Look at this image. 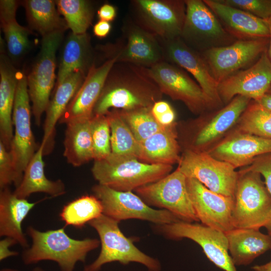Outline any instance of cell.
I'll list each match as a JSON object with an SVG mask.
<instances>
[{
    "mask_svg": "<svg viewBox=\"0 0 271 271\" xmlns=\"http://www.w3.org/2000/svg\"><path fill=\"white\" fill-rule=\"evenodd\" d=\"M269 31V43L267 47V52L269 60L271 61V17L266 20Z\"/></svg>",
    "mask_w": 271,
    "mask_h": 271,
    "instance_id": "681fc988",
    "label": "cell"
},
{
    "mask_svg": "<svg viewBox=\"0 0 271 271\" xmlns=\"http://www.w3.org/2000/svg\"><path fill=\"white\" fill-rule=\"evenodd\" d=\"M91 50L88 34H75L71 32L64 45L56 85L75 71L88 72L93 65L90 64Z\"/></svg>",
    "mask_w": 271,
    "mask_h": 271,
    "instance_id": "4dcf8cb0",
    "label": "cell"
},
{
    "mask_svg": "<svg viewBox=\"0 0 271 271\" xmlns=\"http://www.w3.org/2000/svg\"><path fill=\"white\" fill-rule=\"evenodd\" d=\"M177 168L187 178L196 179L209 190L234 199L238 172L230 164L207 152L183 150Z\"/></svg>",
    "mask_w": 271,
    "mask_h": 271,
    "instance_id": "8fae6325",
    "label": "cell"
},
{
    "mask_svg": "<svg viewBox=\"0 0 271 271\" xmlns=\"http://www.w3.org/2000/svg\"><path fill=\"white\" fill-rule=\"evenodd\" d=\"M91 190L101 202L103 214L119 222L137 219L163 225L180 220L168 210L152 208L132 191H116L99 184Z\"/></svg>",
    "mask_w": 271,
    "mask_h": 271,
    "instance_id": "7c38bea8",
    "label": "cell"
},
{
    "mask_svg": "<svg viewBox=\"0 0 271 271\" xmlns=\"http://www.w3.org/2000/svg\"><path fill=\"white\" fill-rule=\"evenodd\" d=\"M19 71L3 51L0 56V138L9 151L14 136L13 111Z\"/></svg>",
    "mask_w": 271,
    "mask_h": 271,
    "instance_id": "83f0119b",
    "label": "cell"
},
{
    "mask_svg": "<svg viewBox=\"0 0 271 271\" xmlns=\"http://www.w3.org/2000/svg\"><path fill=\"white\" fill-rule=\"evenodd\" d=\"M266 229H267V232H268V234H269L271 236V225L268 228H267ZM270 250H271V249H270Z\"/></svg>",
    "mask_w": 271,
    "mask_h": 271,
    "instance_id": "f5cc1de1",
    "label": "cell"
},
{
    "mask_svg": "<svg viewBox=\"0 0 271 271\" xmlns=\"http://www.w3.org/2000/svg\"><path fill=\"white\" fill-rule=\"evenodd\" d=\"M235 265H246L271 249V236L256 228H234L225 232Z\"/></svg>",
    "mask_w": 271,
    "mask_h": 271,
    "instance_id": "4316f807",
    "label": "cell"
},
{
    "mask_svg": "<svg viewBox=\"0 0 271 271\" xmlns=\"http://www.w3.org/2000/svg\"><path fill=\"white\" fill-rule=\"evenodd\" d=\"M97 15L99 20L110 22L115 18L116 10L113 6L105 4L98 10Z\"/></svg>",
    "mask_w": 271,
    "mask_h": 271,
    "instance_id": "f6af8a7d",
    "label": "cell"
},
{
    "mask_svg": "<svg viewBox=\"0 0 271 271\" xmlns=\"http://www.w3.org/2000/svg\"><path fill=\"white\" fill-rule=\"evenodd\" d=\"M26 234L32 243L22 252L23 263L31 265L44 260L53 261L61 271H74L77 263L84 262L89 252L100 244L97 238L73 239L63 227L41 231L29 226Z\"/></svg>",
    "mask_w": 271,
    "mask_h": 271,
    "instance_id": "7a4b0ae2",
    "label": "cell"
},
{
    "mask_svg": "<svg viewBox=\"0 0 271 271\" xmlns=\"http://www.w3.org/2000/svg\"><path fill=\"white\" fill-rule=\"evenodd\" d=\"M214 158L227 162L235 169L250 165L257 157L271 153V139L232 128L206 152Z\"/></svg>",
    "mask_w": 271,
    "mask_h": 271,
    "instance_id": "44dd1931",
    "label": "cell"
},
{
    "mask_svg": "<svg viewBox=\"0 0 271 271\" xmlns=\"http://www.w3.org/2000/svg\"><path fill=\"white\" fill-rule=\"evenodd\" d=\"M44 150V145L41 143L28 164L20 184L13 192L17 197L27 199L35 193H44L51 197H56L66 193L65 185L61 180L52 181L46 177Z\"/></svg>",
    "mask_w": 271,
    "mask_h": 271,
    "instance_id": "f1b7e54d",
    "label": "cell"
},
{
    "mask_svg": "<svg viewBox=\"0 0 271 271\" xmlns=\"http://www.w3.org/2000/svg\"><path fill=\"white\" fill-rule=\"evenodd\" d=\"M238 172L232 215L234 227L267 229L271 225V196L261 176L246 167Z\"/></svg>",
    "mask_w": 271,
    "mask_h": 271,
    "instance_id": "8992f818",
    "label": "cell"
},
{
    "mask_svg": "<svg viewBox=\"0 0 271 271\" xmlns=\"http://www.w3.org/2000/svg\"><path fill=\"white\" fill-rule=\"evenodd\" d=\"M19 2L15 0L0 1L1 25L4 33L8 51L15 59L22 57L29 49L30 30L20 25L16 21V14Z\"/></svg>",
    "mask_w": 271,
    "mask_h": 271,
    "instance_id": "1f68e13d",
    "label": "cell"
},
{
    "mask_svg": "<svg viewBox=\"0 0 271 271\" xmlns=\"http://www.w3.org/2000/svg\"><path fill=\"white\" fill-rule=\"evenodd\" d=\"M151 112L158 123L162 126H170L176 122V113L167 101L160 100L151 108Z\"/></svg>",
    "mask_w": 271,
    "mask_h": 271,
    "instance_id": "b9f144b4",
    "label": "cell"
},
{
    "mask_svg": "<svg viewBox=\"0 0 271 271\" xmlns=\"http://www.w3.org/2000/svg\"><path fill=\"white\" fill-rule=\"evenodd\" d=\"M269 38L236 40L225 46L200 53L219 84L240 69L257 61L268 47Z\"/></svg>",
    "mask_w": 271,
    "mask_h": 271,
    "instance_id": "2e32d148",
    "label": "cell"
},
{
    "mask_svg": "<svg viewBox=\"0 0 271 271\" xmlns=\"http://www.w3.org/2000/svg\"><path fill=\"white\" fill-rule=\"evenodd\" d=\"M250 101L237 95L223 107L200 114L183 127L180 146L183 150L207 152L235 126Z\"/></svg>",
    "mask_w": 271,
    "mask_h": 271,
    "instance_id": "3957f363",
    "label": "cell"
},
{
    "mask_svg": "<svg viewBox=\"0 0 271 271\" xmlns=\"http://www.w3.org/2000/svg\"><path fill=\"white\" fill-rule=\"evenodd\" d=\"M87 73L82 70L75 71L56 85L54 94L46 110L42 142L44 145V155L49 154L53 148L56 124L81 86Z\"/></svg>",
    "mask_w": 271,
    "mask_h": 271,
    "instance_id": "cb8c5ba5",
    "label": "cell"
},
{
    "mask_svg": "<svg viewBox=\"0 0 271 271\" xmlns=\"http://www.w3.org/2000/svg\"><path fill=\"white\" fill-rule=\"evenodd\" d=\"M186 183L195 214L202 224L224 233L234 228L233 198L216 193L193 178H187Z\"/></svg>",
    "mask_w": 271,
    "mask_h": 271,
    "instance_id": "e0dca14e",
    "label": "cell"
},
{
    "mask_svg": "<svg viewBox=\"0 0 271 271\" xmlns=\"http://www.w3.org/2000/svg\"><path fill=\"white\" fill-rule=\"evenodd\" d=\"M103 214L100 201L94 195H83L66 204L59 216L65 226L82 228Z\"/></svg>",
    "mask_w": 271,
    "mask_h": 271,
    "instance_id": "e575fe53",
    "label": "cell"
},
{
    "mask_svg": "<svg viewBox=\"0 0 271 271\" xmlns=\"http://www.w3.org/2000/svg\"><path fill=\"white\" fill-rule=\"evenodd\" d=\"M164 235L172 239L186 238L198 243L207 257L224 271H237L228 251L224 232L202 224L178 221L157 225Z\"/></svg>",
    "mask_w": 271,
    "mask_h": 271,
    "instance_id": "9a60e30c",
    "label": "cell"
},
{
    "mask_svg": "<svg viewBox=\"0 0 271 271\" xmlns=\"http://www.w3.org/2000/svg\"><path fill=\"white\" fill-rule=\"evenodd\" d=\"M30 101L27 76L19 71L12 116L14 133L9 151L21 182L28 164L38 149L31 128Z\"/></svg>",
    "mask_w": 271,
    "mask_h": 271,
    "instance_id": "5bb4252c",
    "label": "cell"
},
{
    "mask_svg": "<svg viewBox=\"0 0 271 271\" xmlns=\"http://www.w3.org/2000/svg\"><path fill=\"white\" fill-rule=\"evenodd\" d=\"M109 120L111 133V154L119 157L139 158L140 144L122 118L118 109L105 114Z\"/></svg>",
    "mask_w": 271,
    "mask_h": 271,
    "instance_id": "836d02e7",
    "label": "cell"
},
{
    "mask_svg": "<svg viewBox=\"0 0 271 271\" xmlns=\"http://www.w3.org/2000/svg\"><path fill=\"white\" fill-rule=\"evenodd\" d=\"M20 183L12 155L0 142V189L8 187L12 184L16 187Z\"/></svg>",
    "mask_w": 271,
    "mask_h": 271,
    "instance_id": "60d3db41",
    "label": "cell"
},
{
    "mask_svg": "<svg viewBox=\"0 0 271 271\" xmlns=\"http://www.w3.org/2000/svg\"><path fill=\"white\" fill-rule=\"evenodd\" d=\"M266 93L271 94V86Z\"/></svg>",
    "mask_w": 271,
    "mask_h": 271,
    "instance_id": "db71d44e",
    "label": "cell"
},
{
    "mask_svg": "<svg viewBox=\"0 0 271 271\" xmlns=\"http://www.w3.org/2000/svg\"><path fill=\"white\" fill-rule=\"evenodd\" d=\"M18 244L14 239L6 237L0 241V261L10 257L17 256L19 252L17 251H13L9 248L13 245Z\"/></svg>",
    "mask_w": 271,
    "mask_h": 271,
    "instance_id": "ee69618b",
    "label": "cell"
},
{
    "mask_svg": "<svg viewBox=\"0 0 271 271\" xmlns=\"http://www.w3.org/2000/svg\"><path fill=\"white\" fill-rule=\"evenodd\" d=\"M97 232L101 245L98 257L84 267L83 271H99L103 265L118 262L126 265L131 262L145 265L148 271H160L159 260L141 251L131 237H126L119 227V222L104 214L88 223Z\"/></svg>",
    "mask_w": 271,
    "mask_h": 271,
    "instance_id": "5b68a950",
    "label": "cell"
},
{
    "mask_svg": "<svg viewBox=\"0 0 271 271\" xmlns=\"http://www.w3.org/2000/svg\"><path fill=\"white\" fill-rule=\"evenodd\" d=\"M263 20L271 17V0H218Z\"/></svg>",
    "mask_w": 271,
    "mask_h": 271,
    "instance_id": "ab89813d",
    "label": "cell"
},
{
    "mask_svg": "<svg viewBox=\"0 0 271 271\" xmlns=\"http://www.w3.org/2000/svg\"><path fill=\"white\" fill-rule=\"evenodd\" d=\"M140 144L138 159L142 162L173 166L180 160L181 148L176 122L162 128Z\"/></svg>",
    "mask_w": 271,
    "mask_h": 271,
    "instance_id": "484cf974",
    "label": "cell"
},
{
    "mask_svg": "<svg viewBox=\"0 0 271 271\" xmlns=\"http://www.w3.org/2000/svg\"><path fill=\"white\" fill-rule=\"evenodd\" d=\"M117 62V57L108 58L100 66L93 64L78 90L71 100L59 123L66 124L72 121L92 116L94 106L101 92L106 78Z\"/></svg>",
    "mask_w": 271,
    "mask_h": 271,
    "instance_id": "7402d4cb",
    "label": "cell"
},
{
    "mask_svg": "<svg viewBox=\"0 0 271 271\" xmlns=\"http://www.w3.org/2000/svg\"><path fill=\"white\" fill-rule=\"evenodd\" d=\"M91 119H82L66 124L64 157L74 167L94 160Z\"/></svg>",
    "mask_w": 271,
    "mask_h": 271,
    "instance_id": "f546056e",
    "label": "cell"
},
{
    "mask_svg": "<svg viewBox=\"0 0 271 271\" xmlns=\"http://www.w3.org/2000/svg\"><path fill=\"white\" fill-rule=\"evenodd\" d=\"M225 31L236 40L269 38L266 20L223 4L218 0H203Z\"/></svg>",
    "mask_w": 271,
    "mask_h": 271,
    "instance_id": "603a6c76",
    "label": "cell"
},
{
    "mask_svg": "<svg viewBox=\"0 0 271 271\" xmlns=\"http://www.w3.org/2000/svg\"><path fill=\"white\" fill-rule=\"evenodd\" d=\"M91 127L94 161L105 159L111 153L110 128L107 115L92 116Z\"/></svg>",
    "mask_w": 271,
    "mask_h": 271,
    "instance_id": "f35d334b",
    "label": "cell"
},
{
    "mask_svg": "<svg viewBox=\"0 0 271 271\" xmlns=\"http://www.w3.org/2000/svg\"><path fill=\"white\" fill-rule=\"evenodd\" d=\"M0 271H20L18 269L12 268H2Z\"/></svg>",
    "mask_w": 271,
    "mask_h": 271,
    "instance_id": "f907efd6",
    "label": "cell"
},
{
    "mask_svg": "<svg viewBox=\"0 0 271 271\" xmlns=\"http://www.w3.org/2000/svg\"><path fill=\"white\" fill-rule=\"evenodd\" d=\"M267 50L251 66L218 84V93L224 105L237 95L258 101L266 94L271 86V61Z\"/></svg>",
    "mask_w": 271,
    "mask_h": 271,
    "instance_id": "ac0fdd59",
    "label": "cell"
},
{
    "mask_svg": "<svg viewBox=\"0 0 271 271\" xmlns=\"http://www.w3.org/2000/svg\"><path fill=\"white\" fill-rule=\"evenodd\" d=\"M172 169V165L150 164L137 158L110 154L105 159L94 160L91 172L98 184L128 192L159 180Z\"/></svg>",
    "mask_w": 271,
    "mask_h": 271,
    "instance_id": "277c9868",
    "label": "cell"
},
{
    "mask_svg": "<svg viewBox=\"0 0 271 271\" xmlns=\"http://www.w3.org/2000/svg\"><path fill=\"white\" fill-rule=\"evenodd\" d=\"M164 60L189 72L217 108L224 105L218 93V83L211 74L201 54L188 46L179 37L172 40L159 39Z\"/></svg>",
    "mask_w": 271,
    "mask_h": 271,
    "instance_id": "ffe728a7",
    "label": "cell"
},
{
    "mask_svg": "<svg viewBox=\"0 0 271 271\" xmlns=\"http://www.w3.org/2000/svg\"><path fill=\"white\" fill-rule=\"evenodd\" d=\"M187 177L178 169L134 191L148 205L169 211L181 221H199L188 192Z\"/></svg>",
    "mask_w": 271,
    "mask_h": 271,
    "instance_id": "30bf717a",
    "label": "cell"
},
{
    "mask_svg": "<svg viewBox=\"0 0 271 271\" xmlns=\"http://www.w3.org/2000/svg\"><path fill=\"white\" fill-rule=\"evenodd\" d=\"M122 31L123 44L110 56H116V62L147 68L165 60L163 48L158 38L138 23L127 20L123 25Z\"/></svg>",
    "mask_w": 271,
    "mask_h": 271,
    "instance_id": "d6986e66",
    "label": "cell"
},
{
    "mask_svg": "<svg viewBox=\"0 0 271 271\" xmlns=\"http://www.w3.org/2000/svg\"><path fill=\"white\" fill-rule=\"evenodd\" d=\"M233 128L241 132L271 139V111L258 102L251 100Z\"/></svg>",
    "mask_w": 271,
    "mask_h": 271,
    "instance_id": "8d00e7d4",
    "label": "cell"
},
{
    "mask_svg": "<svg viewBox=\"0 0 271 271\" xmlns=\"http://www.w3.org/2000/svg\"><path fill=\"white\" fill-rule=\"evenodd\" d=\"M46 197L35 202L17 197L9 187L0 191V236L11 237L24 249L29 247L22 223L30 211Z\"/></svg>",
    "mask_w": 271,
    "mask_h": 271,
    "instance_id": "d4e9b609",
    "label": "cell"
},
{
    "mask_svg": "<svg viewBox=\"0 0 271 271\" xmlns=\"http://www.w3.org/2000/svg\"><path fill=\"white\" fill-rule=\"evenodd\" d=\"M57 10L65 20L67 27L75 34L86 33L93 17L90 2L86 0H57Z\"/></svg>",
    "mask_w": 271,
    "mask_h": 271,
    "instance_id": "d590c367",
    "label": "cell"
},
{
    "mask_svg": "<svg viewBox=\"0 0 271 271\" xmlns=\"http://www.w3.org/2000/svg\"><path fill=\"white\" fill-rule=\"evenodd\" d=\"M30 27L42 37L67 27L60 16L56 2L52 0H27L23 2Z\"/></svg>",
    "mask_w": 271,
    "mask_h": 271,
    "instance_id": "d6a6232c",
    "label": "cell"
},
{
    "mask_svg": "<svg viewBox=\"0 0 271 271\" xmlns=\"http://www.w3.org/2000/svg\"><path fill=\"white\" fill-rule=\"evenodd\" d=\"M185 2L186 16L180 38L190 48L202 53L236 41L225 31L203 0Z\"/></svg>",
    "mask_w": 271,
    "mask_h": 271,
    "instance_id": "ba28073f",
    "label": "cell"
},
{
    "mask_svg": "<svg viewBox=\"0 0 271 271\" xmlns=\"http://www.w3.org/2000/svg\"><path fill=\"white\" fill-rule=\"evenodd\" d=\"M256 101L258 102L263 107L271 111V94L266 93L264 95L261 99Z\"/></svg>",
    "mask_w": 271,
    "mask_h": 271,
    "instance_id": "7dc6e473",
    "label": "cell"
},
{
    "mask_svg": "<svg viewBox=\"0 0 271 271\" xmlns=\"http://www.w3.org/2000/svg\"><path fill=\"white\" fill-rule=\"evenodd\" d=\"M246 168L259 173L263 177L265 186L271 196V153L256 157Z\"/></svg>",
    "mask_w": 271,
    "mask_h": 271,
    "instance_id": "7bdbcfd3",
    "label": "cell"
},
{
    "mask_svg": "<svg viewBox=\"0 0 271 271\" xmlns=\"http://www.w3.org/2000/svg\"><path fill=\"white\" fill-rule=\"evenodd\" d=\"M32 271H47L45 269H43L42 267H36L33 269Z\"/></svg>",
    "mask_w": 271,
    "mask_h": 271,
    "instance_id": "816d5d0a",
    "label": "cell"
},
{
    "mask_svg": "<svg viewBox=\"0 0 271 271\" xmlns=\"http://www.w3.org/2000/svg\"><path fill=\"white\" fill-rule=\"evenodd\" d=\"M143 68L163 94L182 102L194 114L218 109L199 85L179 66L163 60Z\"/></svg>",
    "mask_w": 271,
    "mask_h": 271,
    "instance_id": "52a82bcc",
    "label": "cell"
},
{
    "mask_svg": "<svg viewBox=\"0 0 271 271\" xmlns=\"http://www.w3.org/2000/svg\"><path fill=\"white\" fill-rule=\"evenodd\" d=\"M163 94L143 68L116 62L106 78L92 116L105 114L111 109L151 108L162 100Z\"/></svg>",
    "mask_w": 271,
    "mask_h": 271,
    "instance_id": "6da1fadb",
    "label": "cell"
},
{
    "mask_svg": "<svg viewBox=\"0 0 271 271\" xmlns=\"http://www.w3.org/2000/svg\"><path fill=\"white\" fill-rule=\"evenodd\" d=\"M131 4L137 23L159 39L180 37L186 16L185 0H135Z\"/></svg>",
    "mask_w": 271,
    "mask_h": 271,
    "instance_id": "4fadbf2b",
    "label": "cell"
},
{
    "mask_svg": "<svg viewBox=\"0 0 271 271\" xmlns=\"http://www.w3.org/2000/svg\"><path fill=\"white\" fill-rule=\"evenodd\" d=\"M111 29V26L109 22L99 20L94 26L93 32L96 37L103 38L108 35Z\"/></svg>",
    "mask_w": 271,
    "mask_h": 271,
    "instance_id": "bcb514c9",
    "label": "cell"
},
{
    "mask_svg": "<svg viewBox=\"0 0 271 271\" xmlns=\"http://www.w3.org/2000/svg\"><path fill=\"white\" fill-rule=\"evenodd\" d=\"M63 32L56 31L42 37L38 58L27 76L32 113L37 126L40 125L42 115L50 100L55 80L56 52L62 42Z\"/></svg>",
    "mask_w": 271,
    "mask_h": 271,
    "instance_id": "9c48e42d",
    "label": "cell"
},
{
    "mask_svg": "<svg viewBox=\"0 0 271 271\" xmlns=\"http://www.w3.org/2000/svg\"><path fill=\"white\" fill-rule=\"evenodd\" d=\"M151 108L119 110L122 118L140 143L164 127L156 120L151 112Z\"/></svg>",
    "mask_w": 271,
    "mask_h": 271,
    "instance_id": "74e56055",
    "label": "cell"
},
{
    "mask_svg": "<svg viewBox=\"0 0 271 271\" xmlns=\"http://www.w3.org/2000/svg\"><path fill=\"white\" fill-rule=\"evenodd\" d=\"M252 269L254 271H271V260L263 264L255 265L252 267Z\"/></svg>",
    "mask_w": 271,
    "mask_h": 271,
    "instance_id": "c3c4849f",
    "label": "cell"
}]
</instances>
